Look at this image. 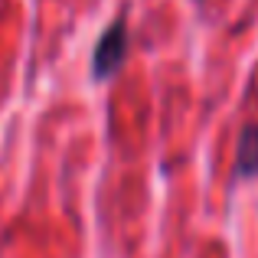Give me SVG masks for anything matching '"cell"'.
I'll return each mask as SVG.
<instances>
[{"label":"cell","mask_w":258,"mask_h":258,"mask_svg":"<svg viewBox=\"0 0 258 258\" xmlns=\"http://www.w3.org/2000/svg\"><path fill=\"white\" fill-rule=\"evenodd\" d=\"M127 43H131V39H127L124 17H114V23L98 36L95 52H92V79H95V82H108V79L124 66Z\"/></svg>","instance_id":"obj_1"},{"label":"cell","mask_w":258,"mask_h":258,"mask_svg":"<svg viewBox=\"0 0 258 258\" xmlns=\"http://www.w3.org/2000/svg\"><path fill=\"white\" fill-rule=\"evenodd\" d=\"M235 173L239 176H258V124H245L235 147Z\"/></svg>","instance_id":"obj_2"}]
</instances>
